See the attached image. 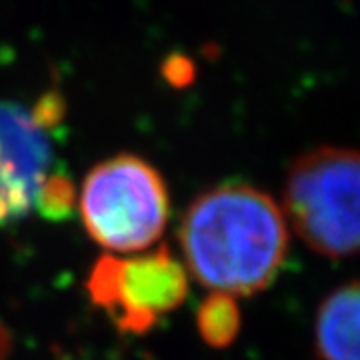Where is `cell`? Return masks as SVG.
<instances>
[{
    "label": "cell",
    "mask_w": 360,
    "mask_h": 360,
    "mask_svg": "<svg viewBox=\"0 0 360 360\" xmlns=\"http://www.w3.org/2000/svg\"><path fill=\"white\" fill-rule=\"evenodd\" d=\"M180 246L202 286L248 296L276 278L288 250V229L272 196L250 184H222L188 206Z\"/></svg>",
    "instance_id": "obj_1"
},
{
    "label": "cell",
    "mask_w": 360,
    "mask_h": 360,
    "mask_svg": "<svg viewBox=\"0 0 360 360\" xmlns=\"http://www.w3.org/2000/svg\"><path fill=\"white\" fill-rule=\"evenodd\" d=\"M360 160L350 148L319 146L292 162L284 186V214L307 245L342 260L359 248Z\"/></svg>",
    "instance_id": "obj_2"
},
{
    "label": "cell",
    "mask_w": 360,
    "mask_h": 360,
    "mask_svg": "<svg viewBox=\"0 0 360 360\" xmlns=\"http://www.w3.org/2000/svg\"><path fill=\"white\" fill-rule=\"evenodd\" d=\"M168 208L165 179L134 155L96 165L80 191V214L90 238L115 252H136L156 243L167 226Z\"/></svg>",
    "instance_id": "obj_3"
},
{
    "label": "cell",
    "mask_w": 360,
    "mask_h": 360,
    "mask_svg": "<svg viewBox=\"0 0 360 360\" xmlns=\"http://www.w3.org/2000/svg\"><path fill=\"white\" fill-rule=\"evenodd\" d=\"M90 300L108 312L116 328L144 335L179 309L188 295V276L167 246L134 258H98L89 276Z\"/></svg>",
    "instance_id": "obj_4"
},
{
    "label": "cell",
    "mask_w": 360,
    "mask_h": 360,
    "mask_svg": "<svg viewBox=\"0 0 360 360\" xmlns=\"http://www.w3.org/2000/svg\"><path fill=\"white\" fill-rule=\"evenodd\" d=\"M49 127L34 108L0 101V229L32 212L52 167Z\"/></svg>",
    "instance_id": "obj_5"
},
{
    "label": "cell",
    "mask_w": 360,
    "mask_h": 360,
    "mask_svg": "<svg viewBox=\"0 0 360 360\" xmlns=\"http://www.w3.org/2000/svg\"><path fill=\"white\" fill-rule=\"evenodd\" d=\"M359 284L348 283L322 300L314 324L321 360H359Z\"/></svg>",
    "instance_id": "obj_6"
},
{
    "label": "cell",
    "mask_w": 360,
    "mask_h": 360,
    "mask_svg": "<svg viewBox=\"0 0 360 360\" xmlns=\"http://www.w3.org/2000/svg\"><path fill=\"white\" fill-rule=\"evenodd\" d=\"M198 335L208 347L226 348L236 340L240 330V310L231 295L212 292L202 300L196 312Z\"/></svg>",
    "instance_id": "obj_7"
},
{
    "label": "cell",
    "mask_w": 360,
    "mask_h": 360,
    "mask_svg": "<svg viewBox=\"0 0 360 360\" xmlns=\"http://www.w3.org/2000/svg\"><path fill=\"white\" fill-rule=\"evenodd\" d=\"M75 198L77 194L72 180L60 172H51L40 188L34 208H39L44 219L65 220L70 219L75 210Z\"/></svg>",
    "instance_id": "obj_8"
},
{
    "label": "cell",
    "mask_w": 360,
    "mask_h": 360,
    "mask_svg": "<svg viewBox=\"0 0 360 360\" xmlns=\"http://www.w3.org/2000/svg\"><path fill=\"white\" fill-rule=\"evenodd\" d=\"M167 77L172 84L182 86V84H186L193 78V65L186 63L184 58H170L168 60Z\"/></svg>",
    "instance_id": "obj_9"
},
{
    "label": "cell",
    "mask_w": 360,
    "mask_h": 360,
    "mask_svg": "<svg viewBox=\"0 0 360 360\" xmlns=\"http://www.w3.org/2000/svg\"><path fill=\"white\" fill-rule=\"evenodd\" d=\"M11 354V335L4 324H0V360H4Z\"/></svg>",
    "instance_id": "obj_10"
},
{
    "label": "cell",
    "mask_w": 360,
    "mask_h": 360,
    "mask_svg": "<svg viewBox=\"0 0 360 360\" xmlns=\"http://www.w3.org/2000/svg\"><path fill=\"white\" fill-rule=\"evenodd\" d=\"M60 360H72V359H65V356H63V359H60Z\"/></svg>",
    "instance_id": "obj_11"
}]
</instances>
